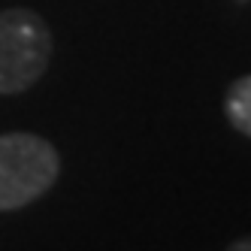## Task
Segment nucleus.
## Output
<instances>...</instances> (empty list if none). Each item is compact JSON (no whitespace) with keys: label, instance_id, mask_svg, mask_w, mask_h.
<instances>
[{"label":"nucleus","instance_id":"f257e3e1","mask_svg":"<svg viewBox=\"0 0 251 251\" xmlns=\"http://www.w3.org/2000/svg\"><path fill=\"white\" fill-rule=\"evenodd\" d=\"M58 151L33 133L0 136V212L22 209L43 197L58 178Z\"/></svg>","mask_w":251,"mask_h":251},{"label":"nucleus","instance_id":"7ed1b4c3","mask_svg":"<svg viewBox=\"0 0 251 251\" xmlns=\"http://www.w3.org/2000/svg\"><path fill=\"white\" fill-rule=\"evenodd\" d=\"M227 118L239 133L251 136V76L230 85V91H227Z\"/></svg>","mask_w":251,"mask_h":251},{"label":"nucleus","instance_id":"20e7f679","mask_svg":"<svg viewBox=\"0 0 251 251\" xmlns=\"http://www.w3.org/2000/svg\"><path fill=\"white\" fill-rule=\"evenodd\" d=\"M233 251H251V239H242V242H236V245H233Z\"/></svg>","mask_w":251,"mask_h":251},{"label":"nucleus","instance_id":"f03ea898","mask_svg":"<svg viewBox=\"0 0 251 251\" xmlns=\"http://www.w3.org/2000/svg\"><path fill=\"white\" fill-rule=\"evenodd\" d=\"M51 58V33L30 9L0 12V94H22Z\"/></svg>","mask_w":251,"mask_h":251}]
</instances>
